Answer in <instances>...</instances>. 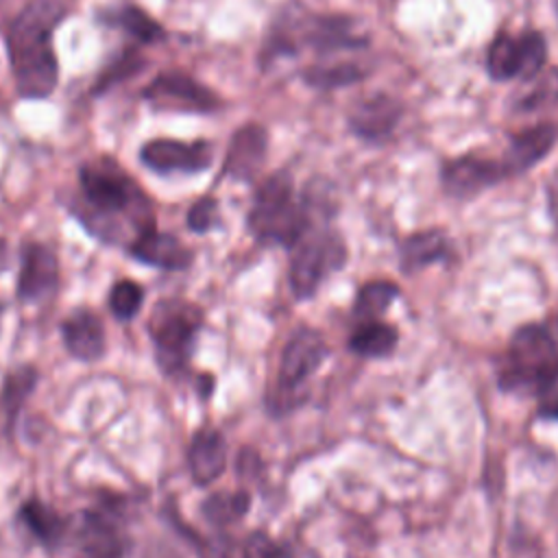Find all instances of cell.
<instances>
[{"label": "cell", "instance_id": "obj_1", "mask_svg": "<svg viewBox=\"0 0 558 558\" xmlns=\"http://www.w3.org/2000/svg\"><path fill=\"white\" fill-rule=\"evenodd\" d=\"M63 0H31L9 24L4 41L22 98H46L59 83L52 33L65 17Z\"/></svg>", "mask_w": 558, "mask_h": 558}, {"label": "cell", "instance_id": "obj_2", "mask_svg": "<svg viewBox=\"0 0 558 558\" xmlns=\"http://www.w3.org/2000/svg\"><path fill=\"white\" fill-rule=\"evenodd\" d=\"M368 44V35L362 31L360 22L351 15H316L286 9L272 22L268 37L262 48V65L275 63L279 57H294L303 46L318 52L336 50H357Z\"/></svg>", "mask_w": 558, "mask_h": 558}, {"label": "cell", "instance_id": "obj_3", "mask_svg": "<svg viewBox=\"0 0 558 558\" xmlns=\"http://www.w3.org/2000/svg\"><path fill=\"white\" fill-rule=\"evenodd\" d=\"M78 183L96 227L118 220L120 216L133 222L137 235L155 227L148 198L116 161L102 157L83 163L78 170Z\"/></svg>", "mask_w": 558, "mask_h": 558}, {"label": "cell", "instance_id": "obj_4", "mask_svg": "<svg viewBox=\"0 0 558 558\" xmlns=\"http://www.w3.org/2000/svg\"><path fill=\"white\" fill-rule=\"evenodd\" d=\"M312 220L314 209L305 196L294 198L290 172L279 170L259 183L248 211V229L259 242L292 248L312 229Z\"/></svg>", "mask_w": 558, "mask_h": 558}, {"label": "cell", "instance_id": "obj_5", "mask_svg": "<svg viewBox=\"0 0 558 558\" xmlns=\"http://www.w3.org/2000/svg\"><path fill=\"white\" fill-rule=\"evenodd\" d=\"M558 381V344L543 325H523L510 338L499 386L545 395Z\"/></svg>", "mask_w": 558, "mask_h": 558}, {"label": "cell", "instance_id": "obj_6", "mask_svg": "<svg viewBox=\"0 0 558 558\" xmlns=\"http://www.w3.org/2000/svg\"><path fill=\"white\" fill-rule=\"evenodd\" d=\"M292 248L294 253L290 259L288 279L294 296L299 299L312 296L320 281L329 272L338 270L347 259V246L333 231H307Z\"/></svg>", "mask_w": 558, "mask_h": 558}, {"label": "cell", "instance_id": "obj_7", "mask_svg": "<svg viewBox=\"0 0 558 558\" xmlns=\"http://www.w3.org/2000/svg\"><path fill=\"white\" fill-rule=\"evenodd\" d=\"M325 355H327V344L316 329L312 327L296 329L288 338L281 351L279 379H277L275 392L268 395V405L275 410L292 408L296 403L292 401V397H296L305 379L318 371Z\"/></svg>", "mask_w": 558, "mask_h": 558}, {"label": "cell", "instance_id": "obj_8", "mask_svg": "<svg viewBox=\"0 0 558 558\" xmlns=\"http://www.w3.org/2000/svg\"><path fill=\"white\" fill-rule=\"evenodd\" d=\"M198 329L201 312L194 305L174 299L157 303L148 323V333L155 340L163 368L174 371L185 364Z\"/></svg>", "mask_w": 558, "mask_h": 558}, {"label": "cell", "instance_id": "obj_9", "mask_svg": "<svg viewBox=\"0 0 558 558\" xmlns=\"http://www.w3.org/2000/svg\"><path fill=\"white\" fill-rule=\"evenodd\" d=\"M545 59L547 44L541 33L527 31L519 37L499 33L486 50V70L495 81H530L543 70Z\"/></svg>", "mask_w": 558, "mask_h": 558}, {"label": "cell", "instance_id": "obj_10", "mask_svg": "<svg viewBox=\"0 0 558 558\" xmlns=\"http://www.w3.org/2000/svg\"><path fill=\"white\" fill-rule=\"evenodd\" d=\"M142 98L159 111L211 113L220 109V96L185 72H161L142 92Z\"/></svg>", "mask_w": 558, "mask_h": 558}, {"label": "cell", "instance_id": "obj_11", "mask_svg": "<svg viewBox=\"0 0 558 558\" xmlns=\"http://www.w3.org/2000/svg\"><path fill=\"white\" fill-rule=\"evenodd\" d=\"M510 172L501 161L480 157V155H464L445 163L440 179L447 194L456 198H471L480 192L497 185L499 181L508 179Z\"/></svg>", "mask_w": 558, "mask_h": 558}, {"label": "cell", "instance_id": "obj_12", "mask_svg": "<svg viewBox=\"0 0 558 558\" xmlns=\"http://www.w3.org/2000/svg\"><path fill=\"white\" fill-rule=\"evenodd\" d=\"M140 159L146 168L155 172H201L207 170L214 161L211 144L196 142H179V140H153L146 142L140 150Z\"/></svg>", "mask_w": 558, "mask_h": 558}, {"label": "cell", "instance_id": "obj_13", "mask_svg": "<svg viewBox=\"0 0 558 558\" xmlns=\"http://www.w3.org/2000/svg\"><path fill=\"white\" fill-rule=\"evenodd\" d=\"M401 102L388 94H371L353 102L347 122L355 137L384 142L401 120Z\"/></svg>", "mask_w": 558, "mask_h": 558}, {"label": "cell", "instance_id": "obj_14", "mask_svg": "<svg viewBox=\"0 0 558 558\" xmlns=\"http://www.w3.org/2000/svg\"><path fill=\"white\" fill-rule=\"evenodd\" d=\"M59 259L41 242L22 246V268L17 277V294L22 301H39L57 290Z\"/></svg>", "mask_w": 558, "mask_h": 558}, {"label": "cell", "instance_id": "obj_15", "mask_svg": "<svg viewBox=\"0 0 558 558\" xmlns=\"http://www.w3.org/2000/svg\"><path fill=\"white\" fill-rule=\"evenodd\" d=\"M268 150V133L264 126L251 122L238 129L229 142L222 174L235 181H251L264 166Z\"/></svg>", "mask_w": 558, "mask_h": 558}, {"label": "cell", "instance_id": "obj_16", "mask_svg": "<svg viewBox=\"0 0 558 558\" xmlns=\"http://www.w3.org/2000/svg\"><path fill=\"white\" fill-rule=\"evenodd\" d=\"M129 253L135 259L161 270H183L192 264V251L172 233H161L155 227L135 235Z\"/></svg>", "mask_w": 558, "mask_h": 558}, {"label": "cell", "instance_id": "obj_17", "mask_svg": "<svg viewBox=\"0 0 558 558\" xmlns=\"http://www.w3.org/2000/svg\"><path fill=\"white\" fill-rule=\"evenodd\" d=\"M63 344L76 360L94 362L105 353V327L98 314L78 307L65 316L61 323Z\"/></svg>", "mask_w": 558, "mask_h": 558}, {"label": "cell", "instance_id": "obj_18", "mask_svg": "<svg viewBox=\"0 0 558 558\" xmlns=\"http://www.w3.org/2000/svg\"><path fill=\"white\" fill-rule=\"evenodd\" d=\"M187 466L194 484L207 486L225 473L227 442L218 429H198L187 449Z\"/></svg>", "mask_w": 558, "mask_h": 558}, {"label": "cell", "instance_id": "obj_19", "mask_svg": "<svg viewBox=\"0 0 558 558\" xmlns=\"http://www.w3.org/2000/svg\"><path fill=\"white\" fill-rule=\"evenodd\" d=\"M554 142H556V129L551 124H536L514 133L504 155V163L510 177L521 174L532 166H536L554 148Z\"/></svg>", "mask_w": 558, "mask_h": 558}, {"label": "cell", "instance_id": "obj_20", "mask_svg": "<svg viewBox=\"0 0 558 558\" xmlns=\"http://www.w3.org/2000/svg\"><path fill=\"white\" fill-rule=\"evenodd\" d=\"M78 543L89 558H122L124 541L113 521L100 512H85L78 523Z\"/></svg>", "mask_w": 558, "mask_h": 558}, {"label": "cell", "instance_id": "obj_21", "mask_svg": "<svg viewBox=\"0 0 558 558\" xmlns=\"http://www.w3.org/2000/svg\"><path fill=\"white\" fill-rule=\"evenodd\" d=\"M447 255H449V240L442 231H436V229L412 233L401 242V266L405 272L440 262Z\"/></svg>", "mask_w": 558, "mask_h": 558}, {"label": "cell", "instance_id": "obj_22", "mask_svg": "<svg viewBox=\"0 0 558 558\" xmlns=\"http://www.w3.org/2000/svg\"><path fill=\"white\" fill-rule=\"evenodd\" d=\"M397 342L399 331L392 325L381 323L379 318L362 320L349 338L351 351L362 357H386L395 351Z\"/></svg>", "mask_w": 558, "mask_h": 558}, {"label": "cell", "instance_id": "obj_23", "mask_svg": "<svg viewBox=\"0 0 558 558\" xmlns=\"http://www.w3.org/2000/svg\"><path fill=\"white\" fill-rule=\"evenodd\" d=\"M100 20L111 26H118L120 31H124L140 44H155L166 37L161 24L155 22L146 11H142L140 7H133V4L100 13Z\"/></svg>", "mask_w": 558, "mask_h": 558}, {"label": "cell", "instance_id": "obj_24", "mask_svg": "<svg viewBox=\"0 0 558 558\" xmlns=\"http://www.w3.org/2000/svg\"><path fill=\"white\" fill-rule=\"evenodd\" d=\"M554 105H558V68L541 70L512 100V109L523 113L543 111Z\"/></svg>", "mask_w": 558, "mask_h": 558}, {"label": "cell", "instance_id": "obj_25", "mask_svg": "<svg viewBox=\"0 0 558 558\" xmlns=\"http://www.w3.org/2000/svg\"><path fill=\"white\" fill-rule=\"evenodd\" d=\"M20 519L48 547H54L65 534V521L48 504L31 499L20 508Z\"/></svg>", "mask_w": 558, "mask_h": 558}, {"label": "cell", "instance_id": "obj_26", "mask_svg": "<svg viewBox=\"0 0 558 558\" xmlns=\"http://www.w3.org/2000/svg\"><path fill=\"white\" fill-rule=\"evenodd\" d=\"M366 76V70L355 61H336L327 65H312L305 70L303 78L316 89H336L347 87Z\"/></svg>", "mask_w": 558, "mask_h": 558}, {"label": "cell", "instance_id": "obj_27", "mask_svg": "<svg viewBox=\"0 0 558 558\" xmlns=\"http://www.w3.org/2000/svg\"><path fill=\"white\" fill-rule=\"evenodd\" d=\"M399 296V288L392 281H368L360 288L353 305V314L362 320H375L379 318L390 303Z\"/></svg>", "mask_w": 558, "mask_h": 558}, {"label": "cell", "instance_id": "obj_28", "mask_svg": "<svg viewBox=\"0 0 558 558\" xmlns=\"http://www.w3.org/2000/svg\"><path fill=\"white\" fill-rule=\"evenodd\" d=\"M251 506V495L246 490H222L205 499L203 514L214 525H229L240 521Z\"/></svg>", "mask_w": 558, "mask_h": 558}, {"label": "cell", "instance_id": "obj_29", "mask_svg": "<svg viewBox=\"0 0 558 558\" xmlns=\"http://www.w3.org/2000/svg\"><path fill=\"white\" fill-rule=\"evenodd\" d=\"M35 381H37V371L33 366H20V368L7 373L4 388H2V405L7 412L9 425L13 423L15 414L20 412L28 392L33 390Z\"/></svg>", "mask_w": 558, "mask_h": 558}, {"label": "cell", "instance_id": "obj_30", "mask_svg": "<svg viewBox=\"0 0 558 558\" xmlns=\"http://www.w3.org/2000/svg\"><path fill=\"white\" fill-rule=\"evenodd\" d=\"M144 68V59L137 54V50H122L120 57H116L102 72L100 76L96 78L94 87H92V94H105L107 89H111L113 85L135 76L137 72H142Z\"/></svg>", "mask_w": 558, "mask_h": 558}, {"label": "cell", "instance_id": "obj_31", "mask_svg": "<svg viewBox=\"0 0 558 558\" xmlns=\"http://www.w3.org/2000/svg\"><path fill=\"white\" fill-rule=\"evenodd\" d=\"M142 301H144V290L140 288V283H135L131 279H120L111 286L109 307L116 318H120V320L133 318L140 312Z\"/></svg>", "mask_w": 558, "mask_h": 558}, {"label": "cell", "instance_id": "obj_32", "mask_svg": "<svg viewBox=\"0 0 558 558\" xmlns=\"http://www.w3.org/2000/svg\"><path fill=\"white\" fill-rule=\"evenodd\" d=\"M218 222V203L211 196L198 198L187 211V227L194 233H207Z\"/></svg>", "mask_w": 558, "mask_h": 558}, {"label": "cell", "instance_id": "obj_33", "mask_svg": "<svg viewBox=\"0 0 558 558\" xmlns=\"http://www.w3.org/2000/svg\"><path fill=\"white\" fill-rule=\"evenodd\" d=\"M281 549L268 534L253 532L242 547V558H279Z\"/></svg>", "mask_w": 558, "mask_h": 558}, {"label": "cell", "instance_id": "obj_34", "mask_svg": "<svg viewBox=\"0 0 558 558\" xmlns=\"http://www.w3.org/2000/svg\"><path fill=\"white\" fill-rule=\"evenodd\" d=\"M9 264V244L4 238H0V272L7 268Z\"/></svg>", "mask_w": 558, "mask_h": 558}, {"label": "cell", "instance_id": "obj_35", "mask_svg": "<svg viewBox=\"0 0 558 558\" xmlns=\"http://www.w3.org/2000/svg\"><path fill=\"white\" fill-rule=\"evenodd\" d=\"M279 558H292V554L283 547V549H281V554H279Z\"/></svg>", "mask_w": 558, "mask_h": 558}, {"label": "cell", "instance_id": "obj_36", "mask_svg": "<svg viewBox=\"0 0 558 558\" xmlns=\"http://www.w3.org/2000/svg\"><path fill=\"white\" fill-rule=\"evenodd\" d=\"M556 13H558V0H556Z\"/></svg>", "mask_w": 558, "mask_h": 558}, {"label": "cell", "instance_id": "obj_37", "mask_svg": "<svg viewBox=\"0 0 558 558\" xmlns=\"http://www.w3.org/2000/svg\"><path fill=\"white\" fill-rule=\"evenodd\" d=\"M0 4H2V0H0Z\"/></svg>", "mask_w": 558, "mask_h": 558}, {"label": "cell", "instance_id": "obj_38", "mask_svg": "<svg viewBox=\"0 0 558 558\" xmlns=\"http://www.w3.org/2000/svg\"><path fill=\"white\" fill-rule=\"evenodd\" d=\"M556 325H558V323H556Z\"/></svg>", "mask_w": 558, "mask_h": 558}]
</instances>
